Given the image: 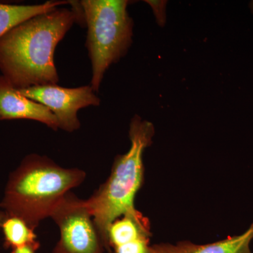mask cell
Segmentation results:
<instances>
[{
	"instance_id": "7a4b0ae2",
	"label": "cell",
	"mask_w": 253,
	"mask_h": 253,
	"mask_svg": "<svg viewBox=\"0 0 253 253\" xmlns=\"http://www.w3.org/2000/svg\"><path fill=\"white\" fill-rule=\"evenodd\" d=\"M85 176L84 171L61 167L46 156L28 155L10 174L0 208L36 229Z\"/></svg>"
},
{
	"instance_id": "9c48e42d",
	"label": "cell",
	"mask_w": 253,
	"mask_h": 253,
	"mask_svg": "<svg viewBox=\"0 0 253 253\" xmlns=\"http://www.w3.org/2000/svg\"><path fill=\"white\" fill-rule=\"evenodd\" d=\"M151 236V224L147 217L139 211L126 213L109 226L105 250L110 253L112 250L131 241Z\"/></svg>"
},
{
	"instance_id": "30bf717a",
	"label": "cell",
	"mask_w": 253,
	"mask_h": 253,
	"mask_svg": "<svg viewBox=\"0 0 253 253\" xmlns=\"http://www.w3.org/2000/svg\"><path fill=\"white\" fill-rule=\"evenodd\" d=\"M66 4H71V1H48L42 4L33 5L0 3V38L29 18Z\"/></svg>"
},
{
	"instance_id": "277c9868",
	"label": "cell",
	"mask_w": 253,
	"mask_h": 253,
	"mask_svg": "<svg viewBox=\"0 0 253 253\" xmlns=\"http://www.w3.org/2000/svg\"><path fill=\"white\" fill-rule=\"evenodd\" d=\"M87 28L86 47L90 59V85L98 92L105 73L127 53L132 43L134 22L126 0L80 1Z\"/></svg>"
},
{
	"instance_id": "4fadbf2b",
	"label": "cell",
	"mask_w": 253,
	"mask_h": 253,
	"mask_svg": "<svg viewBox=\"0 0 253 253\" xmlns=\"http://www.w3.org/2000/svg\"><path fill=\"white\" fill-rule=\"evenodd\" d=\"M38 249L31 246H25L22 247L12 249L11 253H36Z\"/></svg>"
},
{
	"instance_id": "9a60e30c",
	"label": "cell",
	"mask_w": 253,
	"mask_h": 253,
	"mask_svg": "<svg viewBox=\"0 0 253 253\" xmlns=\"http://www.w3.org/2000/svg\"><path fill=\"white\" fill-rule=\"evenodd\" d=\"M250 9H251V11H252L253 14V1H251V3H250Z\"/></svg>"
},
{
	"instance_id": "6da1fadb",
	"label": "cell",
	"mask_w": 253,
	"mask_h": 253,
	"mask_svg": "<svg viewBox=\"0 0 253 253\" xmlns=\"http://www.w3.org/2000/svg\"><path fill=\"white\" fill-rule=\"evenodd\" d=\"M80 3L29 18L0 38V71L15 89L58 84L55 50L75 23H84Z\"/></svg>"
},
{
	"instance_id": "7c38bea8",
	"label": "cell",
	"mask_w": 253,
	"mask_h": 253,
	"mask_svg": "<svg viewBox=\"0 0 253 253\" xmlns=\"http://www.w3.org/2000/svg\"><path fill=\"white\" fill-rule=\"evenodd\" d=\"M146 2L151 6L156 20H157L158 25L164 26L165 23H166V6L167 1L147 0Z\"/></svg>"
},
{
	"instance_id": "3957f363",
	"label": "cell",
	"mask_w": 253,
	"mask_h": 253,
	"mask_svg": "<svg viewBox=\"0 0 253 253\" xmlns=\"http://www.w3.org/2000/svg\"><path fill=\"white\" fill-rule=\"evenodd\" d=\"M154 133L152 123L134 116L129 125L130 149L116 156L107 180L85 200L104 246L111 223L126 213L137 211L134 200L144 184L143 155L152 144Z\"/></svg>"
},
{
	"instance_id": "8fae6325",
	"label": "cell",
	"mask_w": 253,
	"mask_h": 253,
	"mask_svg": "<svg viewBox=\"0 0 253 253\" xmlns=\"http://www.w3.org/2000/svg\"><path fill=\"white\" fill-rule=\"evenodd\" d=\"M1 230L4 235V246L7 249L12 250L25 246L40 249L41 244L37 239L35 229L20 218L6 214Z\"/></svg>"
},
{
	"instance_id": "ba28073f",
	"label": "cell",
	"mask_w": 253,
	"mask_h": 253,
	"mask_svg": "<svg viewBox=\"0 0 253 253\" xmlns=\"http://www.w3.org/2000/svg\"><path fill=\"white\" fill-rule=\"evenodd\" d=\"M253 239V222L243 234L212 244L199 245L182 241L175 245L164 243L152 246L155 253H253L251 250Z\"/></svg>"
},
{
	"instance_id": "8992f818",
	"label": "cell",
	"mask_w": 253,
	"mask_h": 253,
	"mask_svg": "<svg viewBox=\"0 0 253 253\" xmlns=\"http://www.w3.org/2000/svg\"><path fill=\"white\" fill-rule=\"evenodd\" d=\"M18 90L28 99L48 108L57 118L59 129L68 132L81 127L78 116L80 110L101 104V99L90 84L74 88L46 84Z\"/></svg>"
},
{
	"instance_id": "5b68a950",
	"label": "cell",
	"mask_w": 253,
	"mask_h": 253,
	"mask_svg": "<svg viewBox=\"0 0 253 253\" xmlns=\"http://www.w3.org/2000/svg\"><path fill=\"white\" fill-rule=\"evenodd\" d=\"M60 239L52 253H104V246L85 200L68 193L51 213Z\"/></svg>"
},
{
	"instance_id": "52a82bcc",
	"label": "cell",
	"mask_w": 253,
	"mask_h": 253,
	"mask_svg": "<svg viewBox=\"0 0 253 253\" xmlns=\"http://www.w3.org/2000/svg\"><path fill=\"white\" fill-rule=\"evenodd\" d=\"M26 119L59 129L57 118L46 106L23 96L0 75V121Z\"/></svg>"
},
{
	"instance_id": "5bb4252c",
	"label": "cell",
	"mask_w": 253,
	"mask_h": 253,
	"mask_svg": "<svg viewBox=\"0 0 253 253\" xmlns=\"http://www.w3.org/2000/svg\"><path fill=\"white\" fill-rule=\"evenodd\" d=\"M5 217H6V214L3 211H0V230H1V224Z\"/></svg>"
}]
</instances>
